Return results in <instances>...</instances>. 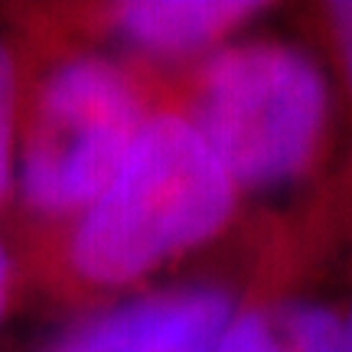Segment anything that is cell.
Here are the masks:
<instances>
[{
	"instance_id": "cell-1",
	"label": "cell",
	"mask_w": 352,
	"mask_h": 352,
	"mask_svg": "<svg viewBox=\"0 0 352 352\" xmlns=\"http://www.w3.org/2000/svg\"><path fill=\"white\" fill-rule=\"evenodd\" d=\"M241 189L196 124L160 101L108 189L63 232V277L82 294H124L226 235Z\"/></svg>"
},
{
	"instance_id": "cell-2",
	"label": "cell",
	"mask_w": 352,
	"mask_h": 352,
	"mask_svg": "<svg viewBox=\"0 0 352 352\" xmlns=\"http://www.w3.org/2000/svg\"><path fill=\"white\" fill-rule=\"evenodd\" d=\"M173 104L196 124L241 196H274L310 179L336 118L327 65L280 36H241L206 56Z\"/></svg>"
},
{
	"instance_id": "cell-3",
	"label": "cell",
	"mask_w": 352,
	"mask_h": 352,
	"mask_svg": "<svg viewBox=\"0 0 352 352\" xmlns=\"http://www.w3.org/2000/svg\"><path fill=\"white\" fill-rule=\"evenodd\" d=\"M153 101L140 69L95 46H59L23 76L16 199L43 228H69L108 189Z\"/></svg>"
},
{
	"instance_id": "cell-4",
	"label": "cell",
	"mask_w": 352,
	"mask_h": 352,
	"mask_svg": "<svg viewBox=\"0 0 352 352\" xmlns=\"http://www.w3.org/2000/svg\"><path fill=\"white\" fill-rule=\"evenodd\" d=\"M241 307L228 280L164 284L78 316L39 352H215Z\"/></svg>"
},
{
	"instance_id": "cell-5",
	"label": "cell",
	"mask_w": 352,
	"mask_h": 352,
	"mask_svg": "<svg viewBox=\"0 0 352 352\" xmlns=\"http://www.w3.org/2000/svg\"><path fill=\"white\" fill-rule=\"evenodd\" d=\"M267 13L261 0H124L95 13L114 46L144 63H202Z\"/></svg>"
},
{
	"instance_id": "cell-6",
	"label": "cell",
	"mask_w": 352,
	"mask_h": 352,
	"mask_svg": "<svg viewBox=\"0 0 352 352\" xmlns=\"http://www.w3.org/2000/svg\"><path fill=\"white\" fill-rule=\"evenodd\" d=\"M215 352H346L342 314L303 294L245 300Z\"/></svg>"
},
{
	"instance_id": "cell-7",
	"label": "cell",
	"mask_w": 352,
	"mask_h": 352,
	"mask_svg": "<svg viewBox=\"0 0 352 352\" xmlns=\"http://www.w3.org/2000/svg\"><path fill=\"white\" fill-rule=\"evenodd\" d=\"M23 108V65L7 39L0 36V209L16 196V144Z\"/></svg>"
},
{
	"instance_id": "cell-8",
	"label": "cell",
	"mask_w": 352,
	"mask_h": 352,
	"mask_svg": "<svg viewBox=\"0 0 352 352\" xmlns=\"http://www.w3.org/2000/svg\"><path fill=\"white\" fill-rule=\"evenodd\" d=\"M323 23H327V43L333 52V63L340 69L342 88L352 104V0H333L323 7Z\"/></svg>"
},
{
	"instance_id": "cell-9",
	"label": "cell",
	"mask_w": 352,
	"mask_h": 352,
	"mask_svg": "<svg viewBox=\"0 0 352 352\" xmlns=\"http://www.w3.org/2000/svg\"><path fill=\"white\" fill-rule=\"evenodd\" d=\"M13 261H10V248L0 235V327L7 323V314H10V303H13Z\"/></svg>"
},
{
	"instance_id": "cell-10",
	"label": "cell",
	"mask_w": 352,
	"mask_h": 352,
	"mask_svg": "<svg viewBox=\"0 0 352 352\" xmlns=\"http://www.w3.org/2000/svg\"><path fill=\"white\" fill-rule=\"evenodd\" d=\"M342 314V340H346V352H352V297L340 307Z\"/></svg>"
}]
</instances>
